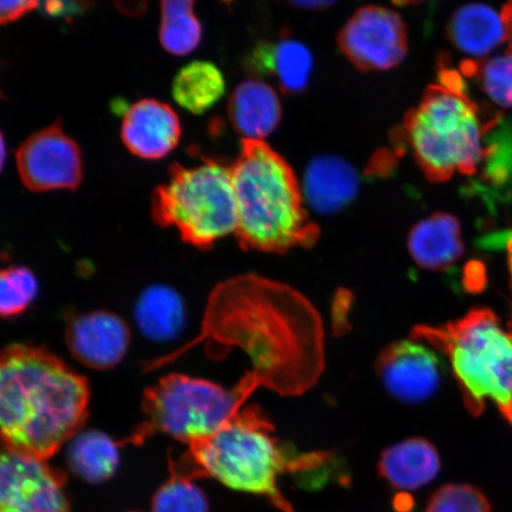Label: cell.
I'll return each mask as SVG.
<instances>
[{"label": "cell", "instance_id": "6da1fadb", "mask_svg": "<svg viewBox=\"0 0 512 512\" xmlns=\"http://www.w3.org/2000/svg\"><path fill=\"white\" fill-rule=\"evenodd\" d=\"M198 343L209 351L219 345L242 349L253 366L246 376L283 395L306 392L323 370V329L315 307L292 288L251 275L217 286L201 335L147 369L171 363Z\"/></svg>", "mask_w": 512, "mask_h": 512}, {"label": "cell", "instance_id": "7a4b0ae2", "mask_svg": "<svg viewBox=\"0 0 512 512\" xmlns=\"http://www.w3.org/2000/svg\"><path fill=\"white\" fill-rule=\"evenodd\" d=\"M91 388L60 357L34 345L0 351V439L8 450L48 460L79 433Z\"/></svg>", "mask_w": 512, "mask_h": 512}, {"label": "cell", "instance_id": "3957f363", "mask_svg": "<svg viewBox=\"0 0 512 512\" xmlns=\"http://www.w3.org/2000/svg\"><path fill=\"white\" fill-rule=\"evenodd\" d=\"M232 169L243 247L284 253L310 247L319 229L304 209L302 189L286 160L261 140H243Z\"/></svg>", "mask_w": 512, "mask_h": 512}, {"label": "cell", "instance_id": "277c9868", "mask_svg": "<svg viewBox=\"0 0 512 512\" xmlns=\"http://www.w3.org/2000/svg\"><path fill=\"white\" fill-rule=\"evenodd\" d=\"M325 459L324 454L294 456L279 443L258 407H243L215 433L189 445L190 470L184 476L211 477L228 488L265 497L280 511L294 512L279 488V477L313 469Z\"/></svg>", "mask_w": 512, "mask_h": 512}, {"label": "cell", "instance_id": "5b68a950", "mask_svg": "<svg viewBox=\"0 0 512 512\" xmlns=\"http://www.w3.org/2000/svg\"><path fill=\"white\" fill-rule=\"evenodd\" d=\"M488 115L471 99L462 74L441 66L439 83L426 89L418 107L406 115L394 144L408 147L432 182H446L456 172L477 174Z\"/></svg>", "mask_w": 512, "mask_h": 512}, {"label": "cell", "instance_id": "8992f818", "mask_svg": "<svg viewBox=\"0 0 512 512\" xmlns=\"http://www.w3.org/2000/svg\"><path fill=\"white\" fill-rule=\"evenodd\" d=\"M412 338L450 358L472 415L482 414L490 401L512 425V335L502 329L494 312L472 310L439 328L416 326Z\"/></svg>", "mask_w": 512, "mask_h": 512}, {"label": "cell", "instance_id": "52a82bcc", "mask_svg": "<svg viewBox=\"0 0 512 512\" xmlns=\"http://www.w3.org/2000/svg\"><path fill=\"white\" fill-rule=\"evenodd\" d=\"M152 219L175 228L189 245L209 248L238 230L232 169L215 160L191 168L172 164L168 182L153 191Z\"/></svg>", "mask_w": 512, "mask_h": 512}, {"label": "cell", "instance_id": "ba28073f", "mask_svg": "<svg viewBox=\"0 0 512 512\" xmlns=\"http://www.w3.org/2000/svg\"><path fill=\"white\" fill-rule=\"evenodd\" d=\"M255 389L245 379L228 389L187 375L165 376L145 390L146 420L131 440L142 443L146 437L160 432L190 445L209 437L238 414Z\"/></svg>", "mask_w": 512, "mask_h": 512}, {"label": "cell", "instance_id": "9c48e42d", "mask_svg": "<svg viewBox=\"0 0 512 512\" xmlns=\"http://www.w3.org/2000/svg\"><path fill=\"white\" fill-rule=\"evenodd\" d=\"M339 48L362 72H382L398 67L408 51L405 22L383 6H364L344 25Z\"/></svg>", "mask_w": 512, "mask_h": 512}, {"label": "cell", "instance_id": "30bf717a", "mask_svg": "<svg viewBox=\"0 0 512 512\" xmlns=\"http://www.w3.org/2000/svg\"><path fill=\"white\" fill-rule=\"evenodd\" d=\"M78 143L55 123L30 136L16 153L18 174L31 191L75 190L82 182Z\"/></svg>", "mask_w": 512, "mask_h": 512}, {"label": "cell", "instance_id": "8fae6325", "mask_svg": "<svg viewBox=\"0 0 512 512\" xmlns=\"http://www.w3.org/2000/svg\"><path fill=\"white\" fill-rule=\"evenodd\" d=\"M64 477L47 460L0 452V512H67Z\"/></svg>", "mask_w": 512, "mask_h": 512}, {"label": "cell", "instance_id": "7c38bea8", "mask_svg": "<svg viewBox=\"0 0 512 512\" xmlns=\"http://www.w3.org/2000/svg\"><path fill=\"white\" fill-rule=\"evenodd\" d=\"M377 373L388 392L407 403L430 399L441 380L438 356L414 338L384 349L377 361Z\"/></svg>", "mask_w": 512, "mask_h": 512}, {"label": "cell", "instance_id": "4fadbf2b", "mask_svg": "<svg viewBox=\"0 0 512 512\" xmlns=\"http://www.w3.org/2000/svg\"><path fill=\"white\" fill-rule=\"evenodd\" d=\"M66 335L70 354L83 366L95 370L117 366L131 341L125 320L105 311L76 317L69 323Z\"/></svg>", "mask_w": 512, "mask_h": 512}, {"label": "cell", "instance_id": "5bb4252c", "mask_svg": "<svg viewBox=\"0 0 512 512\" xmlns=\"http://www.w3.org/2000/svg\"><path fill=\"white\" fill-rule=\"evenodd\" d=\"M182 125L174 108L155 99L136 102L125 113L121 139L132 155L157 160L176 149Z\"/></svg>", "mask_w": 512, "mask_h": 512}, {"label": "cell", "instance_id": "9a60e30c", "mask_svg": "<svg viewBox=\"0 0 512 512\" xmlns=\"http://www.w3.org/2000/svg\"><path fill=\"white\" fill-rule=\"evenodd\" d=\"M465 190L490 207L512 197V115H488L482 159Z\"/></svg>", "mask_w": 512, "mask_h": 512}, {"label": "cell", "instance_id": "2e32d148", "mask_svg": "<svg viewBox=\"0 0 512 512\" xmlns=\"http://www.w3.org/2000/svg\"><path fill=\"white\" fill-rule=\"evenodd\" d=\"M313 57L303 43L290 37L275 43L262 42L247 59V70L255 75L273 76L281 91L294 95L305 91L311 78Z\"/></svg>", "mask_w": 512, "mask_h": 512}, {"label": "cell", "instance_id": "e0dca14e", "mask_svg": "<svg viewBox=\"0 0 512 512\" xmlns=\"http://www.w3.org/2000/svg\"><path fill=\"white\" fill-rule=\"evenodd\" d=\"M408 249L420 267L445 271L464 254L462 227L457 217L434 214L422 220L408 235Z\"/></svg>", "mask_w": 512, "mask_h": 512}, {"label": "cell", "instance_id": "ac0fdd59", "mask_svg": "<svg viewBox=\"0 0 512 512\" xmlns=\"http://www.w3.org/2000/svg\"><path fill=\"white\" fill-rule=\"evenodd\" d=\"M229 119L243 140L271 136L281 119L280 100L265 82L249 80L235 88L228 106Z\"/></svg>", "mask_w": 512, "mask_h": 512}, {"label": "cell", "instance_id": "d6986e66", "mask_svg": "<svg viewBox=\"0 0 512 512\" xmlns=\"http://www.w3.org/2000/svg\"><path fill=\"white\" fill-rule=\"evenodd\" d=\"M360 178L345 160L334 156L313 159L305 174V196L319 213L331 214L348 206L357 195Z\"/></svg>", "mask_w": 512, "mask_h": 512}, {"label": "cell", "instance_id": "ffe728a7", "mask_svg": "<svg viewBox=\"0 0 512 512\" xmlns=\"http://www.w3.org/2000/svg\"><path fill=\"white\" fill-rule=\"evenodd\" d=\"M440 465L439 454L430 441L411 438L382 453L380 472L393 488L413 491L431 483Z\"/></svg>", "mask_w": 512, "mask_h": 512}, {"label": "cell", "instance_id": "44dd1931", "mask_svg": "<svg viewBox=\"0 0 512 512\" xmlns=\"http://www.w3.org/2000/svg\"><path fill=\"white\" fill-rule=\"evenodd\" d=\"M447 36L463 53L483 57L508 42L504 19L485 4H469L460 8L447 25Z\"/></svg>", "mask_w": 512, "mask_h": 512}, {"label": "cell", "instance_id": "7402d4cb", "mask_svg": "<svg viewBox=\"0 0 512 512\" xmlns=\"http://www.w3.org/2000/svg\"><path fill=\"white\" fill-rule=\"evenodd\" d=\"M226 92L221 70L214 63L195 61L179 70L172 95L179 106L194 114L210 110Z\"/></svg>", "mask_w": 512, "mask_h": 512}, {"label": "cell", "instance_id": "603a6c76", "mask_svg": "<svg viewBox=\"0 0 512 512\" xmlns=\"http://www.w3.org/2000/svg\"><path fill=\"white\" fill-rule=\"evenodd\" d=\"M136 319L140 330L153 339H168L181 330L184 306L181 297L166 286H153L138 300Z\"/></svg>", "mask_w": 512, "mask_h": 512}, {"label": "cell", "instance_id": "cb8c5ba5", "mask_svg": "<svg viewBox=\"0 0 512 512\" xmlns=\"http://www.w3.org/2000/svg\"><path fill=\"white\" fill-rule=\"evenodd\" d=\"M69 464L76 475L87 482H104L113 476L119 465L118 445L99 431L75 435L69 448Z\"/></svg>", "mask_w": 512, "mask_h": 512}, {"label": "cell", "instance_id": "d4e9b609", "mask_svg": "<svg viewBox=\"0 0 512 512\" xmlns=\"http://www.w3.org/2000/svg\"><path fill=\"white\" fill-rule=\"evenodd\" d=\"M195 2L196 0H160V43L172 55H188L200 46L202 27L194 14Z\"/></svg>", "mask_w": 512, "mask_h": 512}, {"label": "cell", "instance_id": "484cf974", "mask_svg": "<svg viewBox=\"0 0 512 512\" xmlns=\"http://www.w3.org/2000/svg\"><path fill=\"white\" fill-rule=\"evenodd\" d=\"M464 78L475 79L496 105L512 108V51L488 60H465L460 64Z\"/></svg>", "mask_w": 512, "mask_h": 512}, {"label": "cell", "instance_id": "4316f807", "mask_svg": "<svg viewBox=\"0 0 512 512\" xmlns=\"http://www.w3.org/2000/svg\"><path fill=\"white\" fill-rule=\"evenodd\" d=\"M38 293L34 273L23 266L0 270V317L14 318L27 311Z\"/></svg>", "mask_w": 512, "mask_h": 512}, {"label": "cell", "instance_id": "83f0119b", "mask_svg": "<svg viewBox=\"0 0 512 512\" xmlns=\"http://www.w3.org/2000/svg\"><path fill=\"white\" fill-rule=\"evenodd\" d=\"M152 512H209V504L191 477L175 473L153 497Z\"/></svg>", "mask_w": 512, "mask_h": 512}, {"label": "cell", "instance_id": "f1b7e54d", "mask_svg": "<svg viewBox=\"0 0 512 512\" xmlns=\"http://www.w3.org/2000/svg\"><path fill=\"white\" fill-rule=\"evenodd\" d=\"M426 512H491V507L488 498L477 488L448 484L435 492Z\"/></svg>", "mask_w": 512, "mask_h": 512}, {"label": "cell", "instance_id": "f546056e", "mask_svg": "<svg viewBox=\"0 0 512 512\" xmlns=\"http://www.w3.org/2000/svg\"><path fill=\"white\" fill-rule=\"evenodd\" d=\"M93 0H42L43 10L50 17L66 18L81 14Z\"/></svg>", "mask_w": 512, "mask_h": 512}, {"label": "cell", "instance_id": "4dcf8cb0", "mask_svg": "<svg viewBox=\"0 0 512 512\" xmlns=\"http://www.w3.org/2000/svg\"><path fill=\"white\" fill-rule=\"evenodd\" d=\"M41 0H0V25L9 24L38 8Z\"/></svg>", "mask_w": 512, "mask_h": 512}, {"label": "cell", "instance_id": "1f68e13d", "mask_svg": "<svg viewBox=\"0 0 512 512\" xmlns=\"http://www.w3.org/2000/svg\"><path fill=\"white\" fill-rule=\"evenodd\" d=\"M480 247L491 249V251L504 248L505 251L508 252L509 267L512 277V229L486 235L485 238L480 240Z\"/></svg>", "mask_w": 512, "mask_h": 512}, {"label": "cell", "instance_id": "d6a6232c", "mask_svg": "<svg viewBox=\"0 0 512 512\" xmlns=\"http://www.w3.org/2000/svg\"><path fill=\"white\" fill-rule=\"evenodd\" d=\"M296 8L304 10H322L329 8L337 0H288Z\"/></svg>", "mask_w": 512, "mask_h": 512}, {"label": "cell", "instance_id": "836d02e7", "mask_svg": "<svg viewBox=\"0 0 512 512\" xmlns=\"http://www.w3.org/2000/svg\"><path fill=\"white\" fill-rule=\"evenodd\" d=\"M502 16L504 19L505 27H507L508 32V50L512 51V0H508L507 4L504 5Z\"/></svg>", "mask_w": 512, "mask_h": 512}, {"label": "cell", "instance_id": "e575fe53", "mask_svg": "<svg viewBox=\"0 0 512 512\" xmlns=\"http://www.w3.org/2000/svg\"><path fill=\"white\" fill-rule=\"evenodd\" d=\"M117 2L121 10L134 14L136 11L144 10L146 0H117Z\"/></svg>", "mask_w": 512, "mask_h": 512}, {"label": "cell", "instance_id": "d590c367", "mask_svg": "<svg viewBox=\"0 0 512 512\" xmlns=\"http://www.w3.org/2000/svg\"><path fill=\"white\" fill-rule=\"evenodd\" d=\"M5 160H6V144H5V139H4L3 133H2V131H0V172H2V170L4 168Z\"/></svg>", "mask_w": 512, "mask_h": 512}, {"label": "cell", "instance_id": "8d00e7d4", "mask_svg": "<svg viewBox=\"0 0 512 512\" xmlns=\"http://www.w3.org/2000/svg\"><path fill=\"white\" fill-rule=\"evenodd\" d=\"M396 2H398L400 4H408V3H412L413 0H396Z\"/></svg>", "mask_w": 512, "mask_h": 512}, {"label": "cell", "instance_id": "74e56055", "mask_svg": "<svg viewBox=\"0 0 512 512\" xmlns=\"http://www.w3.org/2000/svg\"><path fill=\"white\" fill-rule=\"evenodd\" d=\"M510 328H511L510 334L512 335V320H511Z\"/></svg>", "mask_w": 512, "mask_h": 512}]
</instances>
